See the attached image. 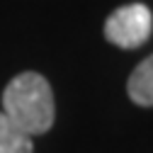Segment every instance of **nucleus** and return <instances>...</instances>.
<instances>
[{"label": "nucleus", "mask_w": 153, "mask_h": 153, "mask_svg": "<svg viewBox=\"0 0 153 153\" xmlns=\"http://www.w3.org/2000/svg\"><path fill=\"white\" fill-rule=\"evenodd\" d=\"M0 153H34L32 136L0 112Z\"/></svg>", "instance_id": "20e7f679"}, {"label": "nucleus", "mask_w": 153, "mask_h": 153, "mask_svg": "<svg viewBox=\"0 0 153 153\" xmlns=\"http://www.w3.org/2000/svg\"><path fill=\"white\" fill-rule=\"evenodd\" d=\"M153 32V15L148 5L131 3L117 7L105 22V36L107 42L119 49H136L141 46Z\"/></svg>", "instance_id": "f03ea898"}, {"label": "nucleus", "mask_w": 153, "mask_h": 153, "mask_svg": "<svg viewBox=\"0 0 153 153\" xmlns=\"http://www.w3.org/2000/svg\"><path fill=\"white\" fill-rule=\"evenodd\" d=\"M3 114L29 136L49 131L56 117L49 80L32 71L15 75L3 92Z\"/></svg>", "instance_id": "f257e3e1"}, {"label": "nucleus", "mask_w": 153, "mask_h": 153, "mask_svg": "<svg viewBox=\"0 0 153 153\" xmlns=\"http://www.w3.org/2000/svg\"><path fill=\"white\" fill-rule=\"evenodd\" d=\"M126 92L139 107H153V53L134 68L126 83Z\"/></svg>", "instance_id": "7ed1b4c3"}]
</instances>
